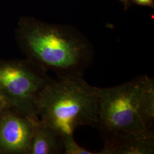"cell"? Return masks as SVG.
Returning <instances> with one entry per match:
<instances>
[{
    "mask_svg": "<svg viewBox=\"0 0 154 154\" xmlns=\"http://www.w3.org/2000/svg\"><path fill=\"white\" fill-rule=\"evenodd\" d=\"M17 38L27 58L55 72L58 78L83 76L93 58V46L74 28L33 18L20 19Z\"/></svg>",
    "mask_w": 154,
    "mask_h": 154,
    "instance_id": "cell-1",
    "label": "cell"
},
{
    "mask_svg": "<svg viewBox=\"0 0 154 154\" xmlns=\"http://www.w3.org/2000/svg\"><path fill=\"white\" fill-rule=\"evenodd\" d=\"M37 109L39 121L62 138L74 135L78 127H96L98 119V88L83 76L51 79L39 94Z\"/></svg>",
    "mask_w": 154,
    "mask_h": 154,
    "instance_id": "cell-2",
    "label": "cell"
},
{
    "mask_svg": "<svg viewBox=\"0 0 154 154\" xmlns=\"http://www.w3.org/2000/svg\"><path fill=\"white\" fill-rule=\"evenodd\" d=\"M147 75L135 78L122 85L98 88L99 111L96 128L104 146L98 154L132 140L154 138L143 116L141 97Z\"/></svg>",
    "mask_w": 154,
    "mask_h": 154,
    "instance_id": "cell-3",
    "label": "cell"
},
{
    "mask_svg": "<svg viewBox=\"0 0 154 154\" xmlns=\"http://www.w3.org/2000/svg\"><path fill=\"white\" fill-rule=\"evenodd\" d=\"M47 70L33 61L0 60V97L8 107L39 122L37 101L51 80Z\"/></svg>",
    "mask_w": 154,
    "mask_h": 154,
    "instance_id": "cell-4",
    "label": "cell"
},
{
    "mask_svg": "<svg viewBox=\"0 0 154 154\" xmlns=\"http://www.w3.org/2000/svg\"><path fill=\"white\" fill-rule=\"evenodd\" d=\"M37 123L15 110H4L0 115V154H29Z\"/></svg>",
    "mask_w": 154,
    "mask_h": 154,
    "instance_id": "cell-5",
    "label": "cell"
},
{
    "mask_svg": "<svg viewBox=\"0 0 154 154\" xmlns=\"http://www.w3.org/2000/svg\"><path fill=\"white\" fill-rule=\"evenodd\" d=\"M63 153L61 136L41 122L34 127L29 154H60Z\"/></svg>",
    "mask_w": 154,
    "mask_h": 154,
    "instance_id": "cell-6",
    "label": "cell"
},
{
    "mask_svg": "<svg viewBox=\"0 0 154 154\" xmlns=\"http://www.w3.org/2000/svg\"><path fill=\"white\" fill-rule=\"evenodd\" d=\"M63 154H98L94 152L79 146L74 138V135H68L62 137Z\"/></svg>",
    "mask_w": 154,
    "mask_h": 154,
    "instance_id": "cell-7",
    "label": "cell"
},
{
    "mask_svg": "<svg viewBox=\"0 0 154 154\" xmlns=\"http://www.w3.org/2000/svg\"><path fill=\"white\" fill-rule=\"evenodd\" d=\"M134 1L138 5L143 6H154V0H134Z\"/></svg>",
    "mask_w": 154,
    "mask_h": 154,
    "instance_id": "cell-8",
    "label": "cell"
},
{
    "mask_svg": "<svg viewBox=\"0 0 154 154\" xmlns=\"http://www.w3.org/2000/svg\"><path fill=\"white\" fill-rule=\"evenodd\" d=\"M8 108L5 102L2 99H0V115L4 110Z\"/></svg>",
    "mask_w": 154,
    "mask_h": 154,
    "instance_id": "cell-9",
    "label": "cell"
},
{
    "mask_svg": "<svg viewBox=\"0 0 154 154\" xmlns=\"http://www.w3.org/2000/svg\"><path fill=\"white\" fill-rule=\"evenodd\" d=\"M122 1H123L124 2H126V1H128V0H122Z\"/></svg>",
    "mask_w": 154,
    "mask_h": 154,
    "instance_id": "cell-10",
    "label": "cell"
},
{
    "mask_svg": "<svg viewBox=\"0 0 154 154\" xmlns=\"http://www.w3.org/2000/svg\"><path fill=\"white\" fill-rule=\"evenodd\" d=\"M2 99V98H1V97H0V99Z\"/></svg>",
    "mask_w": 154,
    "mask_h": 154,
    "instance_id": "cell-11",
    "label": "cell"
}]
</instances>
